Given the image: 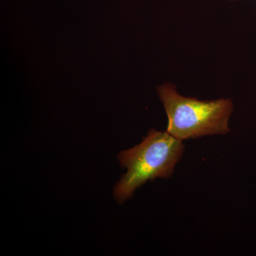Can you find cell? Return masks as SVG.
<instances>
[{"instance_id":"cell-2","label":"cell","mask_w":256,"mask_h":256,"mask_svg":"<svg viewBox=\"0 0 256 256\" xmlns=\"http://www.w3.org/2000/svg\"><path fill=\"white\" fill-rule=\"evenodd\" d=\"M168 118L166 132L180 140L230 132L233 112L230 98L200 100L180 95L176 86L165 82L156 88Z\"/></svg>"},{"instance_id":"cell-1","label":"cell","mask_w":256,"mask_h":256,"mask_svg":"<svg viewBox=\"0 0 256 256\" xmlns=\"http://www.w3.org/2000/svg\"><path fill=\"white\" fill-rule=\"evenodd\" d=\"M184 150L182 141L168 132L151 129L140 144L120 153V164L127 172L114 186V198L124 202L148 180L170 178Z\"/></svg>"}]
</instances>
